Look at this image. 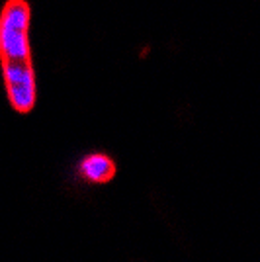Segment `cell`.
Instances as JSON below:
<instances>
[{"label":"cell","instance_id":"obj_1","mask_svg":"<svg viewBox=\"0 0 260 262\" xmlns=\"http://www.w3.org/2000/svg\"><path fill=\"white\" fill-rule=\"evenodd\" d=\"M30 2L6 0L0 18V55L10 106L28 114L35 106V75L30 49Z\"/></svg>","mask_w":260,"mask_h":262},{"label":"cell","instance_id":"obj_2","mask_svg":"<svg viewBox=\"0 0 260 262\" xmlns=\"http://www.w3.org/2000/svg\"><path fill=\"white\" fill-rule=\"evenodd\" d=\"M80 174L84 176L88 182L104 184L116 176V164L108 155L92 153L80 161Z\"/></svg>","mask_w":260,"mask_h":262}]
</instances>
